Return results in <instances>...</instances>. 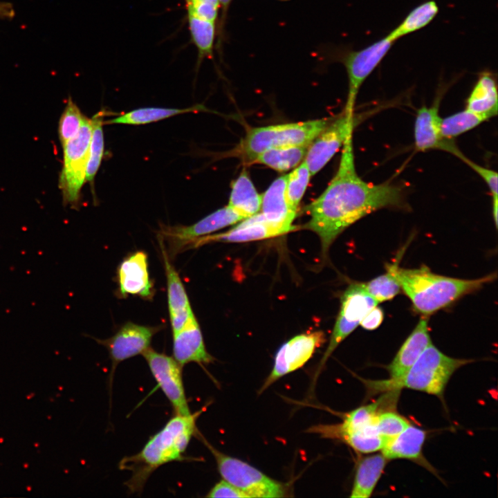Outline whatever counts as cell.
I'll return each mask as SVG.
<instances>
[{
	"mask_svg": "<svg viewBox=\"0 0 498 498\" xmlns=\"http://www.w3.org/2000/svg\"><path fill=\"white\" fill-rule=\"evenodd\" d=\"M188 12L189 27L200 56L211 55L215 35L214 22L200 19Z\"/></svg>",
	"mask_w": 498,
	"mask_h": 498,
	"instance_id": "obj_33",
	"label": "cell"
},
{
	"mask_svg": "<svg viewBox=\"0 0 498 498\" xmlns=\"http://www.w3.org/2000/svg\"><path fill=\"white\" fill-rule=\"evenodd\" d=\"M165 268L168 306L172 333L181 330L194 315L182 281L170 262L162 239L160 241Z\"/></svg>",
	"mask_w": 498,
	"mask_h": 498,
	"instance_id": "obj_21",
	"label": "cell"
},
{
	"mask_svg": "<svg viewBox=\"0 0 498 498\" xmlns=\"http://www.w3.org/2000/svg\"><path fill=\"white\" fill-rule=\"evenodd\" d=\"M365 116L366 113L357 115L344 111L340 116L332 119L309 145L304 159L311 176L325 166Z\"/></svg>",
	"mask_w": 498,
	"mask_h": 498,
	"instance_id": "obj_9",
	"label": "cell"
},
{
	"mask_svg": "<svg viewBox=\"0 0 498 498\" xmlns=\"http://www.w3.org/2000/svg\"><path fill=\"white\" fill-rule=\"evenodd\" d=\"M261 204V195L243 170L232 184L228 205L246 219L257 214Z\"/></svg>",
	"mask_w": 498,
	"mask_h": 498,
	"instance_id": "obj_25",
	"label": "cell"
},
{
	"mask_svg": "<svg viewBox=\"0 0 498 498\" xmlns=\"http://www.w3.org/2000/svg\"><path fill=\"white\" fill-rule=\"evenodd\" d=\"M311 176L304 160L288 174L285 194L287 202L293 210L297 211L298 205L304 194Z\"/></svg>",
	"mask_w": 498,
	"mask_h": 498,
	"instance_id": "obj_32",
	"label": "cell"
},
{
	"mask_svg": "<svg viewBox=\"0 0 498 498\" xmlns=\"http://www.w3.org/2000/svg\"><path fill=\"white\" fill-rule=\"evenodd\" d=\"M385 273L363 283L367 292L379 304L393 299L401 290L394 273V263L387 264Z\"/></svg>",
	"mask_w": 498,
	"mask_h": 498,
	"instance_id": "obj_30",
	"label": "cell"
},
{
	"mask_svg": "<svg viewBox=\"0 0 498 498\" xmlns=\"http://www.w3.org/2000/svg\"><path fill=\"white\" fill-rule=\"evenodd\" d=\"M394 43L386 35L361 50H345L338 55V60L346 68L349 80L345 112H354L356 97L362 84L382 62Z\"/></svg>",
	"mask_w": 498,
	"mask_h": 498,
	"instance_id": "obj_10",
	"label": "cell"
},
{
	"mask_svg": "<svg viewBox=\"0 0 498 498\" xmlns=\"http://www.w3.org/2000/svg\"><path fill=\"white\" fill-rule=\"evenodd\" d=\"M332 119L325 118L250 129L241 143L240 151L248 163H253L260 153L268 149L309 145Z\"/></svg>",
	"mask_w": 498,
	"mask_h": 498,
	"instance_id": "obj_5",
	"label": "cell"
},
{
	"mask_svg": "<svg viewBox=\"0 0 498 498\" xmlns=\"http://www.w3.org/2000/svg\"><path fill=\"white\" fill-rule=\"evenodd\" d=\"M84 116L69 98L59 122V138L62 147L79 131Z\"/></svg>",
	"mask_w": 498,
	"mask_h": 498,
	"instance_id": "obj_34",
	"label": "cell"
},
{
	"mask_svg": "<svg viewBox=\"0 0 498 498\" xmlns=\"http://www.w3.org/2000/svg\"><path fill=\"white\" fill-rule=\"evenodd\" d=\"M403 188L392 183H368L357 174L352 135L343 145L336 174L322 194L307 206L311 216L304 228L320 238L322 249L329 246L347 228L383 208H405Z\"/></svg>",
	"mask_w": 498,
	"mask_h": 498,
	"instance_id": "obj_1",
	"label": "cell"
},
{
	"mask_svg": "<svg viewBox=\"0 0 498 498\" xmlns=\"http://www.w3.org/2000/svg\"><path fill=\"white\" fill-rule=\"evenodd\" d=\"M205 408L190 415L175 414L138 453L120 460L119 468L131 473L125 482L130 492L141 493L151 474L160 466L172 461H189L184 453L192 437L199 432L196 420Z\"/></svg>",
	"mask_w": 498,
	"mask_h": 498,
	"instance_id": "obj_2",
	"label": "cell"
},
{
	"mask_svg": "<svg viewBox=\"0 0 498 498\" xmlns=\"http://www.w3.org/2000/svg\"><path fill=\"white\" fill-rule=\"evenodd\" d=\"M461 160L465 163L478 175L482 178L488 185L492 195V216L495 226H497L498 191L497 173L489 168L481 166L463 156Z\"/></svg>",
	"mask_w": 498,
	"mask_h": 498,
	"instance_id": "obj_36",
	"label": "cell"
},
{
	"mask_svg": "<svg viewBox=\"0 0 498 498\" xmlns=\"http://www.w3.org/2000/svg\"><path fill=\"white\" fill-rule=\"evenodd\" d=\"M394 273L414 309L424 316L445 308L461 297L493 282L497 273L477 279H459L434 273L427 266L404 268L394 263Z\"/></svg>",
	"mask_w": 498,
	"mask_h": 498,
	"instance_id": "obj_3",
	"label": "cell"
},
{
	"mask_svg": "<svg viewBox=\"0 0 498 498\" xmlns=\"http://www.w3.org/2000/svg\"><path fill=\"white\" fill-rule=\"evenodd\" d=\"M425 439V430L409 425L396 436L387 439L381 449L382 454L387 460H411L434 472L432 465L423 454Z\"/></svg>",
	"mask_w": 498,
	"mask_h": 498,
	"instance_id": "obj_20",
	"label": "cell"
},
{
	"mask_svg": "<svg viewBox=\"0 0 498 498\" xmlns=\"http://www.w3.org/2000/svg\"><path fill=\"white\" fill-rule=\"evenodd\" d=\"M194 1L210 3L218 7H219V6H220L219 0H194Z\"/></svg>",
	"mask_w": 498,
	"mask_h": 498,
	"instance_id": "obj_41",
	"label": "cell"
},
{
	"mask_svg": "<svg viewBox=\"0 0 498 498\" xmlns=\"http://www.w3.org/2000/svg\"><path fill=\"white\" fill-rule=\"evenodd\" d=\"M9 6L0 3V16L9 15L11 12Z\"/></svg>",
	"mask_w": 498,
	"mask_h": 498,
	"instance_id": "obj_40",
	"label": "cell"
},
{
	"mask_svg": "<svg viewBox=\"0 0 498 498\" xmlns=\"http://www.w3.org/2000/svg\"><path fill=\"white\" fill-rule=\"evenodd\" d=\"M439 11V6L434 0L425 1L414 7L387 36L396 42L403 37L427 26L436 17Z\"/></svg>",
	"mask_w": 498,
	"mask_h": 498,
	"instance_id": "obj_26",
	"label": "cell"
},
{
	"mask_svg": "<svg viewBox=\"0 0 498 498\" xmlns=\"http://www.w3.org/2000/svg\"><path fill=\"white\" fill-rule=\"evenodd\" d=\"M187 11L196 17L209 21L214 22L217 17L218 6L210 3L187 0Z\"/></svg>",
	"mask_w": 498,
	"mask_h": 498,
	"instance_id": "obj_37",
	"label": "cell"
},
{
	"mask_svg": "<svg viewBox=\"0 0 498 498\" xmlns=\"http://www.w3.org/2000/svg\"><path fill=\"white\" fill-rule=\"evenodd\" d=\"M92 131L89 146L86 181L93 183L100 167L104 154L103 115L102 112L92 118Z\"/></svg>",
	"mask_w": 498,
	"mask_h": 498,
	"instance_id": "obj_31",
	"label": "cell"
},
{
	"mask_svg": "<svg viewBox=\"0 0 498 498\" xmlns=\"http://www.w3.org/2000/svg\"><path fill=\"white\" fill-rule=\"evenodd\" d=\"M383 319L384 313L382 309L376 306L367 312L360 325L366 330L372 331L380 326Z\"/></svg>",
	"mask_w": 498,
	"mask_h": 498,
	"instance_id": "obj_39",
	"label": "cell"
},
{
	"mask_svg": "<svg viewBox=\"0 0 498 498\" xmlns=\"http://www.w3.org/2000/svg\"><path fill=\"white\" fill-rule=\"evenodd\" d=\"M488 120L484 116L466 109L441 118V132L445 138L453 140Z\"/></svg>",
	"mask_w": 498,
	"mask_h": 498,
	"instance_id": "obj_29",
	"label": "cell"
},
{
	"mask_svg": "<svg viewBox=\"0 0 498 498\" xmlns=\"http://www.w3.org/2000/svg\"><path fill=\"white\" fill-rule=\"evenodd\" d=\"M230 230L209 234L197 239L192 248L211 242L241 243L277 237L287 233L285 230L268 223L258 212Z\"/></svg>",
	"mask_w": 498,
	"mask_h": 498,
	"instance_id": "obj_17",
	"label": "cell"
},
{
	"mask_svg": "<svg viewBox=\"0 0 498 498\" xmlns=\"http://www.w3.org/2000/svg\"><path fill=\"white\" fill-rule=\"evenodd\" d=\"M118 282L121 296L133 295L144 299L153 297V283L149 275L147 255L144 251H136L121 262L118 268Z\"/></svg>",
	"mask_w": 498,
	"mask_h": 498,
	"instance_id": "obj_16",
	"label": "cell"
},
{
	"mask_svg": "<svg viewBox=\"0 0 498 498\" xmlns=\"http://www.w3.org/2000/svg\"><path fill=\"white\" fill-rule=\"evenodd\" d=\"M219 1L220 5H221L224 8H226L231 1V0H219Z\"/></svg>",
	"mask_w": 498,
	"mask_h": 498,
	"instance_id": "obj_42",
	"label": "cell"
},
{
	"mask_svg": "<svg viewBox=\"0 0 498 498\" xmlns=\"http://www.w3.org/2000/svg\"><path fill=\"white\" fill-rule=\"evenodd\" d=\"M287 176L275 179L261 194L260 213L268 223L289 232L296 229L292 223L297 211L290 207L286 198Z\"/></svg>",
	"mask_w": 498,
	"mask_h": 498,
	"instance_id": "obj_19",
	"label": "cell"
},
{
	"mask_svg": "<svg viewBox=\"0 0 498 498\" xmlns=\"http://www.w3.org/2000/svg\"><path fill=\"white\" fill-rule=\"evenodd\" d=\"M160 329L161 326H142L128 322L112 337L106 340L95 339L109 351L111 360L110 382H112L113 373L118 364L142 354L149 347L153 336Z\"/></svg>",
	"mask_w": 498,
	"mask_h": 498,
	"instance_id": "obj_14",
	"label": "cell"
},
{
	"mask_svg": "<svg viewBox=\"0 0 498 498\" xmlns=\"http://www.w3.org/2000/svg\"><path fill=\"white\" fill-rule=\"evenodd\" d=\"M308 146L297 145L268 149L260 153L253 163L264 165L278 172L288 171L304 159Z\"/></svg>",
	"mask_w": 498,
	"mask_h": 498,
	"instance_id": "obj_27",
	"label": "cell"
},
{
	"mask_svg": "<svg viewBox=\"0 0 498 498\" xmlns=\"http://www.w3.org/2000/svg\"><path fill=\"white\" fill-rule=\"evenodd\" d=\"M387 461L382 453L361 459L356 467L350 497L354 498L371 497L382 476Z\"/></svg>",
	"mask_w": 498,
	"mask_h": 498,
	"instance_id": "obj_24",
	"label": "cell"
},
{
	"mask_svg": "<svg viewBox=\"0 0 498 498\" xmlns=\"http://www.w3.org/2000/svg\"><path fill=\"white\" fill-rule=\"evenodd\" d=\"M142 354L153 377L170 402L175 414L190 415L191 412L183 381V367L173 357L158 353L151 347Z\"/></svg>",
	"mask_w": 498,
	"mask_h": 498,
	"instance_id": "obj_11",
	"label": "cell"
},
{
	"mask_svg": "<svg viewBox=\"0 0 498 498\" xmlns=\"http://www.w3.org/2000/svg\"><path fill=\"white\" fill-rule=\"evenodd\" d=\"M91 131V119L84 116L78 133L62 147L64 160L59 187L64 206L77 208L79 205L80 191L86 181Z\"/></svg>",
	"mask_w": 498,
	"mask_h": 498,
	"instance_id": "obj_7",
	"label": "cell"
},
{
	"mask_svg": "<svg viewBox=\"0 0 498 498\" xmlns=\"http://www.w3.org/2000/svg\"><path fill=\"white\" fill-rule=\"evenodd\" d=\"M473 360L454 358L441 352L431 342L411 367L398 378L382 380H365L369 392H387L401 389L423 391L443 397L452 374Z\"/></svg>",
	"mask_w": 498,
	"mask_h": 498,
	"instance_id": "obj_4",
	"label": "cell"
},
{
	"mask_svg": "<svg viewBox=\"0 0 498 498\" xmlns=\"http://www.w3.org/2000/svg\"><path fill=\"white\" fill-rule=\"evenodd\" d=\"M441 95L437 96L432 106H423L416 111L414 127L415 149L418 151L441 150L461 159L464 154L454 140L445 138L442 135V118L439 116Z\"/></svg>",
	"mask_w": 498,
	"mask_h": 498,
	"instance_id": "obj_15",
	"label": "cell"
},
{
	"mask_svg": "<svg viewBox=\"0 0 498 498\" xmlns=\"http://www.w3.org/2000/svg\"><path fill=\"white\" fill-rule=\"evenodd\" d=\"M325 341L324 333L318 331L299 334L284 343L276 353L273 367L259 394L282 377L303 367Z\"/></svg>",
	"mask_w": 498,
	"mask_h": 498,
	"instance_id": "obj_12",
	"label": "cell"
},
{
	"mask_svg": "<svg viewBox=\"0 0 498 498\" xmlns=\"http://www.w3.org/2000/svg\"><path fill=\"white\" fill-rule=\"evenodd\" d=\"M200 107L184 109L145 107L132 110L118 117L108 120V124H145L157 122L176 115L199 111Z\"/></svg>",
	"mask_w": 498,
	"mask_h": 498,
	"instance_id": "obj_28",
	"label": "cell"
},
{
	"mask_svg": "<svg viewBox=\"0 0 498 498\" xmlns=\"http://www.w3.org/2000/svg\"><path fill=\"white\" fill-rule=\"evenodd\" d=\"M206 497L238 498L248 497L245 492L224 479L216 483L208 492Z\"/></svg>",
	"mask_w": 498,
	"mask_h": 498,
	"instance_id": "obj_38",
	"label": "cell"
},
{
	"mask_svg": "<svg viewBox=\"0 0 498 498\" xmlns=\"http://www.w3.org/2000/svg\"><path fill=\"white\" fill-rule=\"evenodd\" d=\"M201 439L214 456L223 479L245 492L248 497L276 498L288 495L287 486L276 481L249 463L226 455L212 446L199 432Z\"/></svg>",
	"mask_w": 498,
	"mask_h": 498,
	"instance_id": "obj_6",
	"label": "cell"
},
{
	"mask_svg": "<svg viewBox=\"0 0 498 498\" xmlns=\"http://www.w3.org/2000/svg\"><path fill=\"white\" fill-rule=\"evenodd\" d=\"M242 220H244L242 216L227 205L191 225L165 227L162 234L167 240L170 250L176 254L191 248L197 239Z\"/></svg>",
	"mask_w": 498,
	"mask_h": 498,
	"instance_id": "obj_13",
	"label": "cell"
},
{
	"mask_svg": "<svg viewBox=\"0 0 498 498\" xmlns=\"http://www.w3.org/2000/svg\"><path fill=\"white\" fill-rule=\"evenodd\" d=\"M409 425L406 418L391 409L382 411L375 421L377 432L386 439L396 436Z\"/></svg>",
	"mask_w": 498,
	"mask_h": 498,
	"instance_id": "obj_35",
	"label": "cell"
},
{
	"mask_svg": "<svg viewBox=\"0 0 498 498\" xmlns=\"http://www.w3.org/2000/svg\"><path fill=\"white\" fill-rule=\"evenodd\" d=\"M173 358L182 367L189 362L201 365L214 361L206 350L199 323L193 315L185 326L173 333Z\"/></svg>",
	"mask_w": 498,
	"mask_h": 498,
	"instance_id": "obj_18",
	"label": "cell"
},
{
	"mask_svg": "<svg viewBox=\"0 0 498 498\" xmlns=\"http://www.w3.org/2000/svg\"><path fill=\"white\" fill-rule=\"evenodd\" d=\"M378 304L367 292L363 283H352L347 287L342 297L340 310L329 344L315 373L313 383L339 344L356 329L367 312Z\"/></svg>",
	"mask_w": 498,
	"mask_h": 498,
	"instance_id": "obj_8",
	"label": "cell"
},
{
	"mask_svg": "<svg viewBox=\"0 0 498 498\" xmlns=\"http://www.w3.org/2000/svg\"><path fill=\"white\" fill-rule=\"evenodd\" d=\"M496 75L492 71H481L466 100L465 109L484 116L487 120L498 111Z\"/></svg>",
	"mask_w": 498,
	"mask_h": 498,
	"instance_id": "obj_23",
	"label": "cell"
},
{
	"mask_svg": "<svg viewBox=\"0 0 498 498\" xmlns=\"http://www.w3.org/2000/svg\"><path fill=\"white\" fill-rule=\"evenodd\" d=\"M428 328V319H420L412 333L404 341L387 369L389 378H398L403 375L418 358L426 347L432 342Z\"/></svg>",
	"mask_w": 498,
	"mask_h": 498,
	"instance_id": "obj_22",
	"label": "cell"
}]
</instances>
